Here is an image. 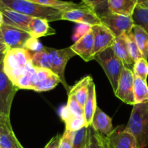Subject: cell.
I'll list each match as a JSON object with an SVG mask.
<instances>
[{"label": "cell", "instance_id": "obj_1", "mask_svg": "<svg viewBox=\"0 0 148 148\" xmlns=\"http://www.w3.org/2000/svg\"><path fill=\"white\" fill-rule=\"evenodd\" d=\"M5 8L31 17L41 18L48 22L61 20L62 12L53 7L40 5L28 0H0Z\"/></svg>", "mask_w": 148, "mask_h": 148}, {"label": "cell", "instance_id": "obj_2", "mask_svg": "<svg viewBox=\"0 0 148 148\" xmlns=\"http://www.w3.org/2000/svg\"><path fill=\"white\" fill-rule=\"evenodd\" d=\"M31 58V53L26 49H7L3 60V68L13 83L15 84L26 71L33 66Z\"/></svg>", "mask_w": 148, "mask_h": 148}, {"label": "cell", "instance_id": "obj_3", "mask_svg": "<svg viewBox=\"0 0 148 148\" xmlns=\"http://www.w3.org/2000/svg\"><path fill=\"white\" fill-rule=\"evenodd\" d=\"M126 128L135 137L138 148L148 145V101L133 106Z\"/></svg>", "mask_w": 148, "mask_h": 148}, {"label": "cell", "instance_id": "obj_4", "mask_svg": "<svg viewBox=\"0 0 148 148\" xmlns=\"http://www.w3.org/2000/svg\"><path fill=\"white\" fill-rule=\"evenodd\" d=\"M93 59L97 61L102 66L115 92L117 88L120 75L124 67L122 62L115 56L112 47L107 48L103 51L96 54Z\"/></svg>", "mask_w": 148, "mask_h": 148}, {"label": "cell", "instance_id": "obj_5", "mask_svg": "<svg viewBox=\"0 0 148 148\" xmlns=\"http://www.w3.org/2000/svg\"><path fill=\"white\" fill-rule=\"evenodd\" d=\"M18 88L7 76L0 64V114L10 118L12 103Z\"/></svg>", "mask_w": 148, "mask_h": 148}, {"label": "cell", "instance_id": "obj_6", "mask_svg": "<svg viewBox=\"0 0 148 148\" xmlns=\"http://www.w3.org/2000/svg\"><path fill=\"white\" fill-rule=\"evenodd\" d=\"M99 18L102 24L106 26L115 38L132 31L135 25L131 16H125L115 13L109 12Z\"/></svg>", "mask_w": 148, "mask_h": 148}, {"label": "cell", "instance_id": "obj_7", "mask_svg": "<svg viewBox=\"0 0 148 148\" xmlns=\"http://www.w3.org/2000/svg\"><path fill=\"white\" fill-rule=\"evenodd\" d=\"M4 43L7 49H26L32 36L28 32L3 23L0 27Z\"/></svg>", "mask_w": 148, "mask_h": 148}, {"label": "cell", "instance_id": "obj_8", "mask_svg": "<svg viewBox=\"0 0 148 148\" xmlns=\"http://www.w3.org/2000/svg\"><path fill=\"white\" fill-rule=\"evenodd\" d=\"M61 20H68L89 26L101 23L98 16L85 4H80L78 7L62 12Z\"/></svg>", "mask_w": 148, "mask_h": 148}, {"label": "cell", "instance_id": "obj_9", "mask_svg": "<svg viewBox=\"0 0 148 148\" xmlns=\"http://www.w3.org/2000/svg\"><path fill=\"white\" fill-rule=\"evenodd\" d=\"M133 80L134 75L133 71L124 66L119 77L117 88L114 92L115 95L120 101L132 106L135 104L133 91Z\"/></svg>", "mask_w": 148, "mask_h": 148}, {"label": "cell", "instance_id": "obj_10", "mask_svg": "<svg viewBox=\"0 0 148 148\" xmlns=\"http://www.w3.org/2000/svg\"><path fill=\"white\" fill-rule=\"evenodd\" d=\"M76 56L71 49V47H67L62 49H55L54 51L53 61H52L51 71L55 75L59 77L60 82L62 84L67 92H69L71 88L68 86L65 80V70L67 63L71 58Z\"/></svg>", "mask_w": 148, "mask_h": 148}, {"label": "cell", "instance_id": "obj_11", "mask_svg": "<svg viewBox=\"0 0 148 148\" xmlns=\"http://www.w3.org/2000/svg\"><path fill=\"white\" fill-rule=\"evenodd\" d=\"M104 137L107 148H138L135 137L123 125L113 129Z\"/></svg>", "mask_w": 148, "mask_h": 148}, {"label": "cell", "instance_id": "obj_12", "mask_svg": "<svg viewBox=\"0 0 148 148\" xmlns=\"http://www.w3.org/2000/svg\"><path fill=\"white\" fill-rule=\"evenodd\" d=\"M59 82V77L51 70L36 67L33 77L32 90L35 92H46L54 89Z\"/></svg>", "mask_w": 148, "mask_h": 148}, {"label": "cell", "instance_id": "obj_13", "mask_svg": "<svg viewBox=\"0 0 148 148\" xmlns=\"http://www.w3.org/2000/svg\"><path fill=\"white\" fill-rule=\"evenodd\" d=\"M91 29L94 37L92 51V56L94 58L96 54L103 51L107 48L111 47L116 38L111 31L102 23L91 26Z\"/></svg>", "mask_w": 148, "mask_h": 148}, {"label": "cell", "instance_id": "obj_14", "mask_svg": "<svg viewBox=\"0 0 148 148\" xmlns=\"http://www.w3.org/2000/svg\"><path fill=\"white\" fill-rule=\"evenodd\" d=\"M94 46V37L91 27L82 36H80L76 41L71 46V49L75 54L79 56L85 62L92 60V51Z\"/></svg>", "mask_w": 148, "mask_h": 148}, {"label": "cell", "instance_id": "obj_15", "mask_svg": "<svg viewBox=\"0 0 148 148\" xmlns=\"http://www.w3.org/2000/svg\"><path fill=\"white\" fill-rule=\"evenodd\" d=\"M1 11L3 14L4 24L17 27L29 33L28 25L33 17L7 8L3 9Z\"/></svg>", "mask_w": 148, "mask_h": 148}, {"label": "cell", "instance_id": "obj_16", "mask_svg": "<svg viewBox=\"0 0 148 148\" xmlns=\"http://www.w3.org/2000/svg\"><path fill=\"white\" fill-rule=\"evenodd\" d=\"M91 127L103 137L108 135L113 130L112 119L103 112L97 106L91 120Z\"/></svg>", "mask_w": 148, "mask_h": 148}, {"label": "cell", "instance_id": "obj_17", "mask_svg": "<svg viewBox=\"0 0 148 148\" xmlns=\"http://www.w3.org/2000/svg\"><path fill=\"white\" fill-rule=\"evenodd\" d=\"M111 47L115 56L122 62L123 66L132 70L134 62L129 53L124 36L116 38Z\"/></svg>", "mask_w": 148, "mask_h": 148}, {"label": "cell", "instance_id": "obj_18", "mask_svg": "<svg viewBox=\"0 0 148 148\" xmlns=\"http://www.w3.org/2000/svg\"><path fill=\"white\" fill-rule=\"evenodd\" d=\"M29 33L34 38L55 35L56 31L50 27L49 22L41 18L33 17L28 25Z\"/></svg>", "mask_w": 148, "mask_h": 148}, {"label": "cell", "instance_id": "obj_19", "mask_svg": "<svg viewBox=\"0 0 148 148\" xmlns=\"http://www.w3.org/2000/svg\"><path fill=\"white\" fill-rule=\"evenodd\" d=\"M54 51L53 48L44 46L41 51L32 54V65L36 68H42L51 70L52 61H53Z\"/></svg>", "mask_w": 148, "mask_h": 148}, {"label": "cell", "instance_id": "obj_20", "mask_svg": "<svg viewBox=\"0 0 148 148\" xmlns=\"http://www.w3.org/2000/svg\"><path fill=\"white\" fill-rule=\"evenodd\" d=\"M59 116L65 123V130L76 132L83 127H87L85 119L84 117H78L74 115L68 110L66 106L62 108Z\"/></svg>", "mask_w": 148, "mask_h": 148}, {"label": "cell", "instance_id": "obj_21", "mask_svg": "<svg viewBox=\"0 0 148 148\" xmlns=\"http://www.w3.org/2000/svg\"><path fill=\"white\" fill-rule=\"evenodd\" d=\"M97 96H96V86L94 81H91L89 85L88 96L84 108V115L87 127L91 125L93 116L97 108Z\"/></svg>", "mask_w": 148, "mask_h": 148}, {"label": "cell", "instance_id": "obj_22", "mask_svg": "<svg viewBox=\"0 0 148 148\" xmlns=\"http://www.w3.org/2000/svg\"><path fill=\"white\" fill-rule=\"evenodd\" d=\"M108 4L110 12L132 16L138 0H108Z\"/></svg>", "mask_w": 148, "mask_h": 148}, {"label": "cell", "instance_id": "obj_23", "mask_svg": "<svg viewBox=\"0 0 148 148\" xmlns=\"http://www.w3.org/2000/svg\"><path fill=\"white\" fill-rule=\"evenodd\" d=\"M93 80L91 76L84 77V78L78 81V82L73 85L72 88H71L68 93L73 94L75 95L76 101L78 104L81 106V108L84 109L87 96H88V89L89 83Z\"/></svg>", "mask_w": 148, "mask_h": 148}, {"label": "cell", "instance_id": "obj_24", "mask_svg": "<svg viewBox=\"0 0 148 148\" xmlns=\"http://www.w3.org/2000/svg\"><path fill=\"white\" fill-rule=\"evenodd\" d=\"M133 91L135 104L147 102L148 85L147 83V80L134 76Z\"/></svg>", "mask_w": 148, "mask_h": 148}, {"label": "cell", "instance_id": "obj_25", "mask_svg": "<svg viewBox=\"0 0 148 148\" xmlns=\"http://www.w3.org/2000/svg\"><path fill=\"white\" fill-rule=\"evenodd\" d=\"M132 32L134 36L135 40L138 48L142 55V57L147 60L148 59V34L139 25H134Z\"/></svg>", "mask_w": 148, "mask_h": 148}, {"label": "cell", "instance_id": "obj_26", "mask_svg": "<svg viewBox=\"0 0 148 148\" xmlns=\"http://www.w3.org/2000/svg\"><path fill=\"white\" fill-rule=\"evenodd\" d=\"M28 1L36 3L40 5L53 7V8L57 9V10L63 12L78 7L80 5V4H75L73 1H62V0H28Z\"/></svg>", "mask_w": 148, "mask_h": 148}, {"label": "cell", "instance_id": "obj_27", "mask_svg": "<svg viewBox=\"0 0 148 148\" xmlns=\"http://www.w3.org/2000/svg\"><path fill=\"white\" fill-rule=\"evenodd\" d=\"M0 148H23L12 128H7L0 135Z\"/></svg>", "mask_w": 148, "mask_h": 148}, {"label": "cell", "instance_id": "obj_28", "mask_svg": "<svg viewBox=\"0 0 148 148\" xmlns=\"http://www.w3.org/2000/svg\"><path fill=\"white\" fill-rule=\"evenodd\" d=\"M131 17L134 24L142 27L148 34V8L137 4Z\"/></svg>", "mask_w": 148, "mask_h": 148}, {"label": "cell", "instance_id": "obj_29", "mask_svg": "<svg viewBox=\"0 0 148 148\" xmlns=\"http://www.w3.org/2000/svg\"><path fill=\"white\" fill-rule=\"evenodd\" d=\"M87 130H88L87 145L89 148H107L105 139L103 136L97 132L91 125L87 127Z\"/></svg>", "mask_w": 148, "mask_h": 148}, {"label": "cell", "instance_id": "obj_30", "mask_svg": "<svg viewBox=\"0 0 148 148\" xmlns=\"http://www.w3.org/2000/svg\"><path fill=\"white\" fill-rule=\"evenodd\" d=\"M123 36H124L129 53L130 54L131 57L133 60V62H135L138 59L142 58V53H141L140 51H139V48L137 46V44L136 43V40H135L133 32L131 31L129 33H126V34L123 35Z\"/></svg>", "mask_w": 148, "mask_h": 148}, {"label": "cell", "instance_id": "obj_31", "mask_svg": "<svg viewBox=\"0 0 148 148\" xmlns=\"http://www.w3.org/2000/svg\"><path fill=\"white\" fill-rule=\"evenodd\" d=\"M87 6L99 17L110 12L109 9L108 0H86Z\"/></svg>", "mask_w": 148, "mask_h": 148}, {"label": "cell", "instance_id": "obj_32", "mask_svg": "<svg viewBox=\"0 0 148 148\" xmlns=\"http://www.w3.org/2000/svg\"><path fill=\"white\" fill-rule=\"evenodd\" d=\"M35 69L33 66L29 68L26 73L17 80L15 85L18 88V89H26V90H32L33 87V77L34 74Z\"/></svg>", "mask_w": 148, "mask_h": 148}, {"label": "cell", "instance_id": "obj_33", "mask_svg": "<svg viewBox=\"0 0 148 148\" xmlns=\"http://www.w3.org/2000/svg\"><path fill=\"white\" fill-rule=\"evenodd\" d=\"M133 73L134 76L147 80L148 77V62L143 57L134 62L133 66Z\"/></svg>", "mask_w": 148, "mask_h": 148}, {"label": "cell", "instance_id": "obj_34", "mask_svg": "<svg viewBox=\"0 0 148 148\" xmlns=\"http://www.w3.org/2000/svg\"><path fill=\"white\" fill-rule=\"evenodd\" d=\"M88 140V130L84 127L75 132L73 141V148H84Z\"/></svg>", "mask_w": 148, "mask_h": 148}, {"label": "cell", "instance_id": "obj_35", "mask_svg": "<svg viewBox=\"0 0 148 148\" xmlns=\"http://www.w3.org/2000/svg\"><path fill=\"white\" fill-rule=\"evenodd\" d=\"M68 103H67V108H68L70 111L74 115L77 116L78 117H84V109L81 107V106L78 104V101H76L75 95L73 94L68 93Z\"/></svg>", "mask_w": 148, "mask_h": 148}, {"label": "cell", "instance_id": "obj_36", "mask_svg": "<svg viewBox=\"0 0 148 148\" xmlns=\"http://www.w3.org/2000/svg\"><path fill=\"white\" fill-rule=\"evenodd\" d=\"M75 132L65 130L59 140V148H73V141Z\"/></svg>", "mask_w": 148, "mask_h": 148}, {"label": "cell", "instance_id": "obj_37", "mask_svg": "<svg viewBox=\"0 0 148 148\" xmlns=\"http://www.w3.org/2000/svg\"><path fill=\"white\" fill-rule=\"evenodd\" d=\"M60 134H57L55 137H52L49 143L46 145L44 148H59V140H60Z\"/></svg>", "mask_w": 148, "mask_h": 148}, {"label": "cell", "instance_id": "obj_38", "mask_svg": "<svg viewBox=\"0 0 148 148\" xmlns=\"http://www.w3.org/2000/svg\"><path fill=\"white\" fill-rule=\"evenodd\" d=\"M0 124L9 126V127H12L11 123H10V119L8 118V117L4 116L1 114H0Z\"/></svg>", "mask_w": 148, "mask_h": 148}, {"label": "cell", "instance_id": "obj_39", "mask_svg": "<svg viewBox=\"0 0 148 148\" xmlns=\"http://www.w3.org/2000/svg\"><path fill=\"white\" fill-rule=\"evenodd\" d=\"M7 51V46L4 44H0V60L4 59V55Z\"/></svg>", "mask_w": 148, "mask_h": 148}, {"label": "cell", "instance_id": "obj_40", "mask_svg": "<svg viewBox=\"0 0 148 148\" xmlns=\"http://www.w3.org/2000/svg\"><path fill=\"white\" fill-rule=\"evenodd\" d=\"M7 128H12V127H9V126L4 125V124H0V135L4 132V130H5Z\"/></svg>", "mask_w": 148, "mask_h": 148}, {"label": "cell", "instance_id": "obj_41", "mask_svg": "<svg viewBox=\"0 0 148 148\" xmlns=\"http://www.w3.org/2000/svg\"><path fill=\"white\" fill-rule=\"evenodd\" d=\"M147 0H138V4L142 7H145V4H146Z\"/></svg>", "mask_w": 148, "mask_h": 148}, {"label": "cell", "instance_id": "obj_42", "mask_svg": "<svg viewBox=\"0 0 148 148\" xmlns=\"http://www.w3.org/2000/svg\"><path fill=\"white\" fill-rule=\"evenodd\" d=\"M3 14H2V12H1V11L0 10V27H1V25H3Z\"/></svg>", "mask_w": 148, "mask_h": 148}, {"label": "cell", "instance_id": "obj_43", "mask_svg": "<svg viewBox=\"0 0 148 148\" xmlns=\"http://www.w3.org/2000/svg\"><path fill=\"white\" fill-rule=\"evenodd\" d=\"M0 44H4V40H3V38H2V34H1V29H0Z\"/></svg>", "mask_w": 148, "mask_h": 148}, {"label": "cell", "instance_id": "obj_44", "mask_svg": "<svg viewBox=\"0 0 148 148\" xmlns=\"http://www.w3.org/2000/svg\"><path fill=\"white\" fill-rule=\"evenodd\" d=\"M4 8H5V7H4V5H3V4L0 2V10H3V9H4Z\"/></svg>", "mask_w": 148, "mask_h": 148}, {"label": "cell", "instance_id": "obj_45", "mask_svg": "<svg viewBox=\"0 0 148 148\" xmlns=\"http://www.w3.org/2000/svg\"><path fill=\"white\" fill-rule=\"evenodd\" d=\"M81 1H82V2L84 3V4H85V5L87 6V1H86V0H81Z\"/></svg>", "mask_w": 148, "mask_h": 148}, {"label": "cell", "instance_id": "obj_46", "mask_svg": "<svg viewBox=\"0 0 148 148\" xmlns=\"http://www.w3.org/2000/svg\"><path fill=\"white\" fill-rule=\"evenodd\" d=\"M145 7H147V8H148V0H147V1H146V4H145Z\"/></svg>", "mask_w": 148, "mask_h": 148}, {"label": "cell", "instance_id": "obj_47", "mask_svg": "<svg viewBox=\"0 0 148 148\" xmlns=\"http://www.w3.org/2000/svg\"><path fill=\"white\" fill-rule=\"evenodd\" d=\"M87 141H88V140H87ZM84 148H89V147H88V145H87V143H86V145L85 147H84Z\"/></svg>", "mask_w": 148, "mask_h": 148}, {"label": "cell", "instance_id": "obj_48", "mask_svg": "<svg viewBox=\"0 0 148 148\" xmlns=\"http://www.w3.org/2000/svg\"><path fill=\"white\" fill-rule=\"evenodd\" d=\"M3 60H4V59H2V60H0V64L2 63V62H3Z\"/></svg>", "mask_w": 148, "mask_h": 148}]
</instances>
